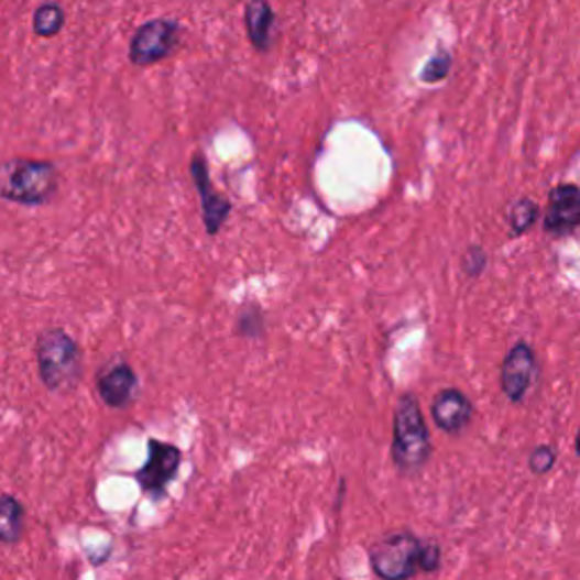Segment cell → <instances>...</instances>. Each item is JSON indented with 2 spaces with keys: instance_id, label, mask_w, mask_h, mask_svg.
<instances>
[{
  "instance_id": "1",
  "label": "cell",
  "mask_w": 580,
  "mask_h": 580,
  "mask_svg": "<svg viewBox=\"0 0 580 580\" xmlns=\"http://www.w3.org/2000/svg\"><path fill=\"white\" fill-rule=\"evenodd\" d=\"M370 562L381 580H408L417 573L438 571L440 547L436 543H422L411 530H400L379 539Z\"/></svg>"
},
{
  "instance_id": "2",
  "label": "cell",
  "mask_w": 580,
  "mask_h": 580,
  "mask_svg": "<svg viewBox=\"0 0 580 580\" xmlns=\"http://www.w3.org/2000/svg\"><path fill=\"white\" fill-rule=\"evenodd\" d=\"M59 173L55 164L14 157L0 164V198L21 207H42L55 198Z\"/></svg>"
},
{
  "instance_id": "3",
  "label": "cell",
  "mask_w": 580,
  "mask_h": 580,
  "mask_svg": "<svg viewBox=\"0 0 580 580\" xmlns=\"http://www.w3.org/2000/svg\"><path fill=\"white\" fill-rule=\"evenodd\" d=\"M431 434L413 395H402L393 422V460L404 474H415L431 458Z\"/></svg>"
},
{
  "instance_id": "4",
  "label": "cell",
  "mask_w": 580,
  "mask_h": 580,
  "mask_svg": "<svg viewBox=\"0 0 580 580\" xmlns=\"http://www.w3.org/2000/svg\"><path fill=\"white\" fill-rule=\"evenodd\" d=\"M39 374L48 391L70 393L83 379V350L64 329H48L36 340Z\"/></svg>"
},
{
  "instance_id": "5",
  "label": "cell",
  "mask_w": 580,
  "mask_h": 580,
  "mask_svg": "<svg viewBox=\"0 0 580 580\" xmlns=\"http://www.w3.org/2000/svg\"><path fill=\"white\" fill-rule=\"evenodd\" d=\"M182 39V25L173 19H152L143 23L130 42V62L134 66H152L171 57Z\"/></svg>"
},
{
  "instance_id": "6",
  "label": "cell",
  "mask_w": 580,
  "mask_h": 580,
  "mask_svg": "<svg viewBox=\"0 0 580 580\" xmlns=\"http://www.w3.org/2000/svg\"><path fill=\"white\" fill-rule=\"evenodd\" d=\"M182 466V451L164 440H147V460L143 468L136 472V481L141 490L154 499L166 494V488L177 477Z\"/></svg>"
},
{
  "instance_id": "7",
  "label": "cell",
  "mask_w": 580,
  "mask_h": 580,
  "mask_svg": "<svg viewBox=\"0 0 580 580\" xmlns=\"http://www.w3.org/2000/svg\"><path fill=\"white\" fill-rule=\"evenodd\" d=\"M537 376V359L533 347L524 340L515 342L504 363H501V391L513 402L522 404Z\"/></svg>"
},
{
  "instance_id": "8",
  "label": "cell",
  "mask_w": 580,
  "mask_h": 580,
  "mask_svg": "<svg viewBox=\"0 0 580 580\" xmlns=\"http://www.w3.org/2000/svg\"><path fill=\"white\" fill-rule=\"evenodd\" d=\"M190 177H193V184H196V188H198L207 234L216 237L218 231H220V227L225 225V220L231 214V203H229V198L222 196V193L214 190V184H211V177H209L207 157H205L203 150H198L196 154H193Z\"/></svg>"
},
{
  "instance_id": "9",
  "label": "cell",
  "mask_w": 580,
  "mask_h": 580,
  "mask_svg": "<svg viewBox=\"0 0 580 580\" xmlns=\"http://www.w3.org/2000/svg\"><path fill=\"white\" fill-rule=\"evenodd\" d=\"M580 225V190L576 184H558L549 193L545 231L551 237H569Z\"/></svg>"
},
{
  "instance_id": "10",
  "label": "cell",
  "mask_w": 580,
  "mask_h": 580,
  "mask_svg": "<svg viewBox=\"0 0 580 580\" xmlns=\"http://www.w3.org/2000/svg\"><path fill=\"white\" fill-rule=\"evenodd\" d=\"M431 415L436 419V427L445 434H460L470 427L474 406L468 395L458 389H445L434 397Z\"/></svg>"
},
{
  "instance_id": "11",
  "label": "cell",
  "mask_w": 580,
  "mask_h": 580,
  "mask_svg": "<svg viewBox=\"0 0 580 580\" xmlns=\"http://www.w3.org/2000/svg\"><path fill=\"white\" fill-rule=\"evenodd\" d=\"M136 385H139L136 372L132 370L130 363L123 361L107 365L98 374V393L109 408H125L136 393Z\"/></svg>"
},
{
  "instance_id": "12",
  "label": "cell",
  "mask_w": 580,
  "mask_h": 580,
  "mask_svg": "<svg viewBox=\"0 0 580 580\" xmlns=\"http://www.w3.org/2000/svg\"><path fill=\"white\" fill-rule=\"evenodd\" d=\"M277 17L270 0H248L245 6V30L254 51L267 53L275 42Z\"/></svg>"
},
{
  "instance_id": "13",
  "label": "cell",
  "mask_w": 580,
  "mask_h": 580,
  "mask_svg": "<svg viewBox=\"0 0 580 580\" xmlns=\"http://www.w3.org/2000/svg\"><path fill=\"white\" fill-rule=\"evenodd\" d=\"M25 511L14 496H0V543L17 545L23 537Z\"/></svg>"
},
{
  "instance_id": "14",
  "label": "cell",
  "mask_w": 580,
  "mask_h": 580,
  "mask_svg": "<svg viewBox=\"0 0 580 580\" xmlns=\"http://www.w3.org/2000/svg\"><path fill=\"white\" fill-rule=\"evenodd\" d=\"M66 23V14L64 8L59 3H44L39 6L34 17H32V30L36 36L42 39H53L62 32Z\"/></svg>"
},
{
  "instance_id": "15",
  "label": "cell",
  "mask_w": 580,
  "mask_h": 580,
  "mask_svg": "<svg viewBox=\"0 0 580 580\" xmlns=\"http://www.w3.org/2000/svg\"><path fill=\"white\" fill-rule=\"evenodd\" d=\"M508 227L513 237H522L526 231L537 222L539 218V207L530 198H519L508 207Z\"/></svg>"
},
{
  "instance_id": "16",
  "label": "cell",
  "mask_w": 580,
  "mask_h": 580,
  "mask_svg": "<svg viewBox=\"0 0 580 580\" xmlns=\"http://www.w3.org/2000/svg\"><path fill=\"white\" fill-rule=\"evenodd\" d=\"M451 64H453L451 55H449L445 48H440L436 55L429 57L427 64H424V68H422V73H419L422 83H424V85L442 83L445 77L449 75V70H451Z\"/></svg>"
},
{
  "instance_id": "17",
  "label": "cell",
  "mask_w": 580,
  "mask_h": 580,
  "mask_svg": "<svg viewBox=\"0 0 580 580\" xmlns=\"http://www.w3.org/2000/svg\"><path fill=\"white\" fill-rule=\"evenodd\" d=\"M488 267V252L481 245H470L466 256H462V273L470 280H477L485 273Z\"/></svg>"
},
{
  "instance_id": "18",
  "label": "cell",
  "mask_w": 580,
  "mask_h": 580,
  "mask_svg": "<svg viewBox=\"0 0 580 580\" xmlns=\"http://www.w3.org/2000/svg\"><path fill=\"white\" fill-rule=\"evenodd\" d=\"M528 466H530V472L537 474V477L551 472L554 466H556V449L549 447V445L535 447L530 458H528Z\"/></svg>"
}]
</instances>
